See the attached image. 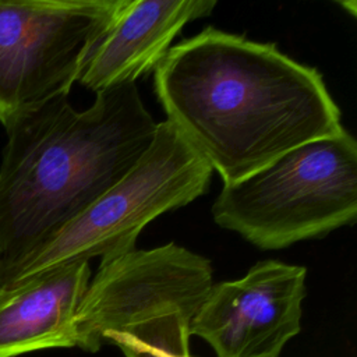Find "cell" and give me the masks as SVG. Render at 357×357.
I'll return each instance as SVG.
<instances>
[{
  "label": "cell",
  "mask_w": 357,
  "mask_h": 357,
  "mask_svg": "<svg viewBox=\"0 0 357 357\" xmlns=\"http://www.w3.org/2000/svg\"><path fill=\"white\" fill-rule=\"evenodd\" d=\"M153 86L167 121L223 184L344 128L315 67L213 26L172 46Z\"/></svg>",
  "instance_id": "1"
},
{
  "label": "cell",
  "mask_w": 357,
  "mask_h": 357,
  "mask_svg": "<svg viewBox=\"0 0 357 357\" xmlns=\"http://www.w3.org/2000/svg\"><path fill=\"white\" fill-rule=\"evenodd\" d=\"M173 357H192V356L190 354V351H187V353H180V354H176V356H173Z\"/></svg>",
  "instance_id": "11"
},
{
  "label": "cell",
  "mask_w": 357,
  "mask_h": 357,
  "mask_svg": "<svg viewBox=\"0 0 357 357\" xmlns=\"http://www.w3.org/2000/svg\"><path fill=\"white\" fill-rule=\"evenodd\" d=\"M124 0H0V123L68 96Z\"/></svg>",
  "instance_id": "5"
},
{
  "label": "cell",
  "mask_w": 357,
  "mask_h": 357,
  "mask_svg": "<svg viewBox=\"0 0 357 357\" xmlns=\"http://www.w3.org/2000/svg\"><path fill=\"white\" fill-rule=\"evenodd\" d=\"M212 172L167 120L158 123L137 163L29 257L0 289L63 264L106 261L134 250L141 230L155 218L205 194Z\"/></svg>",
  "instance_id": "4"
},
{
  "label": "cell",
  "mask_w": 357,
  "mask_h": 357,
  "mask_svg": "<svg viewBox=\"0 0 357 357\" xmlns=\"http://www.w3.org/2000/svg\"><path fill=\"white\" fill-rule=\"evenodd\" d=\"M215 0H124L78 82L99 93L155 70L190 21L212 14Z\"/></svg>",
  "instance_id": "8"
},
{
  "label": "cell",
  "mask_w": 357,
  "mask_h": 357,
  "mask_svg": "<svg viewBox=\"0 0 357 357\" xmlns=\"http://www.w3.org/2000/svg\"><path fill=\"white\" fill-rule=\"evenodd\" d=\"M195 314L170 311L148 318L110 335L106 344H116L124 357H173L190 351V325Z\"/></svg>",
  "instance_id": "10"
},
{
  "label": "cell",
  "mask_w": 357,
  "mask_h": 357,
  "mask_svg": "<svg viewBox=\"0 0 357 357\" xmlns=\"http://www.w3.org/2000/svg\"><path fill=\"white\" fill-rule=\"evenodd\" d=\"M89 280V261H74L0 289V357L74 347V319Z\"/></svg>",
  "instance_id": "9"
},
{
  "label": "cell",
  "mask_w": 357,
  "mask_h": 357,
  "mask_svg": "<svg viewBox=\"0 0 357 357\" xmlns=\"http://www.w3.org/2000/svg\"><path fill=\"white\" fill-rule=\"evenodd\" d=\"M213 284L208 258L169 243L100 261L74 319V347L95 353L128 325L170 311L197 314Z\"/></svg>",
  "instance_id": "6"
},
{
  "label": "cell",
  "mask_w": 357,
  "mask_h": 357,
  "mask_svg": "<svg viewBox=\"0 0 357 357\" xmlns=\"http://www.w3.org/2000/svg\"><path fill=\"white\" fill-rule=\"evenodd\" d=\"M307 269L261 261L236 280L213 283L190 333L202 337L218 357H279L301 331Z\"/></svg>",
  "instance_id": "7"
},
{
  "label": "cell",
  "mask_w": 357,
  "mask_h": 357,
  "mask_svg": "<svg viewBox=\"0 0 357 357\" xmlns=\"http://www.w3.org/2000/svg\"><path fill=\"white\" fill-rule=\"evenodd\" d=\"M156 124L132 82L96 93L85 110L54 98L6 128L0 287L137 163Z\"/></svg>",
  "instance_id": "2"
},
{
  "label": "cell",
  "mask_w": 357,
  "mask_h": 357,
  "mask_svg": "<svg viewBox=\"0 0 357 357\" xmlns=\"http://www.w3.org/2000/svg\"><path fill=\"white\" fill-rule=\"evenodd\" d=\"M215 223L259 250H280L353 225L357 216V142L337 134L298 145L259 170L223 184Z\"/></svg>",
  "instance_id": "3"
}]
</instances>
